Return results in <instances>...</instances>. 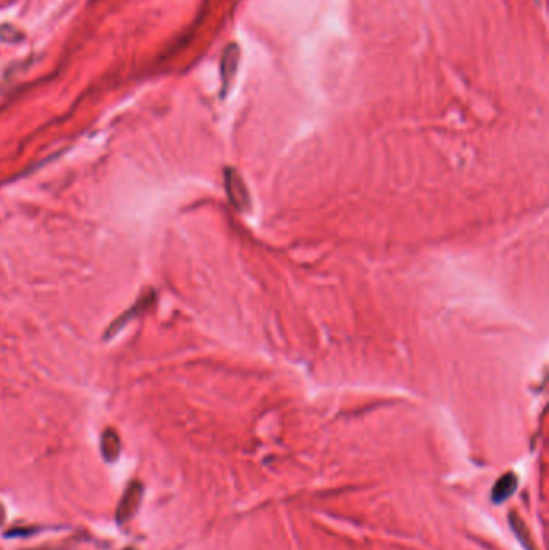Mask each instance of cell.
I'll return each mask as SVG.
<instances>
[{"instance_id":"1","label":"cell","mask_w":549,"mask_h":550,"mask_svg":"<svg viewBox=\"0 0 549 550\" xmlns=\"http://www.w3.org/2000/svg\"><path fill=\"white\" fill-rule=\"evenodd\" d=\"M141 499H142V484L137 482L131 483L117 508V520L119 523H126L129 518L134 517L138 506H141Z\"/></svg>"},{"instance_id":"2","label":"cell","mask_w":549,"mask_h":550,"mask_svg":"<svg viewBox=\"0 0 549 550\" xmlns=\"http://www.w3.org/2000/svg\"><path fill=\"white\" fill-rule=\"evenodd\" d=\"M517 486V479L516 477H514L512 473H507L504 478H501L498 483L495 484V489H493V501L495 502H502L506 501L507 497H509L514 489H516Z\"/></svg>"},{"instance_id":"3","label":"cell","mask_w":549,"mask_h":550,"mask_svg":"<svg viewBox=\"0 0 549 550\" xmlns=\"http://www.w3.org/2000/svg\"><path fill=\"white\" fill-rule=\"evenodd\" d=\"M102 453L108 462H113L119 454V438L113 430H107L102 436Z\"/></svg>"}]
</instances>
